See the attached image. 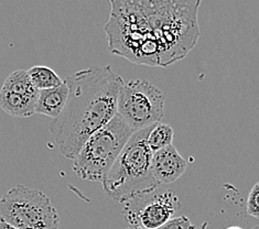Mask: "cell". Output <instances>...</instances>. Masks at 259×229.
<instances>
[{
    "label": "cell",
    "mask_w": 259,
    "mask_h": 229,
    "mask_svg": "<svg viewBox=\"0 0 259 229\" xmlns=\"http://www.w3.org/2000/svg\"><path fill=\"white\" fill-rule=\"evenodd\" d=\"M105 23L109 52L132 63L168 67L200 39L201 0H109Z\"/></svg>",
    "instance_id": "cell-1"
},
{
    "label": "cell",
    "mask_w": 259,
    "mask_h": 229,
    "mask_svg": "<svg viewBox=\"0 0 259 229\" xmlns=\"http://www.w3.org/2000/svg\"><path fill=\"white\" fill-rule=\"evenodd\" d=\"M69 98L62 113L49 130L60 152L74 160L92 134L117 115V102L124 84L112 66H92L65 79Z\"/></svg>",
    "instance_id": "cell-2"
},
{
    "label": "cell",
    "mask_w": 259,
    "mask_h": 229,
    "mask_svg": "<svg viewBox=\"0 0 259 229\" xmlns=\"http://www.w3.org/2000/svg\"><path fill=\"white\" fill-rule=\"evenodd\" d=\"M153 126L135 131L102 181L110 199L125 204L156 192L160 185L152 172L153 152L148 145Z\"/></svg>",
    "instance_id": "cell-3"
},
{
    "label": "cell",
    "mask_w": 259,
    "mask_h": 229,
    "mask_svg": "<svg viewBox=\"0 0 259 229\" xmlns=\"http://www.w3.org/2000/svg\"><path fill=\"white\" fill-rule=\"evenodd\" d=\"M134 130L117 114L106 126L86 140L73 161V170L85 181L102 182L134 134Z\"/></svg>",
    "instance_id": "cell-4"
},
{
    "label": "cell",
    "mask_w": 259,
    "mask_h": 229,
    "mask_svg": "<svg viewBox=\"0 0 259 229\" xmlns=\"http://www.w3.org/2000/svg\"><path fill=\"white\" fill-rule=\"evenodd\" d=\"M0 218L18 229H59L60 216L42 191L20 184L0 200Z\"/></svg>",
    "instance_id": "cell-5"
},
{
    "label": "cell",
    "mask_w": 259,
    "mask_h": 229,
    "mask_svg": "<svg viewBox=\"0 0 259 229\" xmlns=\"http://www.w3.org/2000/svg\"><path fill=\"white\" fill-rule=\"evenodd\" d=\"M117 114L134 131L155 126L164 116V96L145 79L128 80L120 87Z\"/></svg>",
    "instance_id": "cell-6"
},
{
    "label": "cell",
    "mask_w": 259,
    "mask_h": 229,
    "mask_svg": "<svg viewBox=\"0 0 259 229\" xmlns=\"http://www.w3.org/2000/svg\"><path fill=\"white\" fill-rule=\"evenodd\" d=\"M180 208L178 195L174 191L165 190L125 203L124 216L129 226L158 229L175 218Z\"/></svg>",
    "instance_id": "cell-7"
},
{
    "label": "cell",
    "mask_w": 259,
    "mask_h": 229,
    "mask_svg": "<svg viewBox=\"0 0 259 229\" xmlns=\"http://www.w3.org/2000/svg\"><path fill=\"white\" fill-rule=\"evenodd\" d=\"M188 169V162L171 145L153 152L152 172L160 185L171 184L180 178Z\"/></svg>",
    "instance_id": "cell-8"
},
{
    "label": "cell",
    "mask_w": 259,
    "mask_h": 229,
    "mask_svg": "<svg viewBox=\"0 0 259 229\" xmlns=\"http://www.w3.org/2000/svg\"><path fill=\"white\" fill-rule=\"evenodd\" d=\"M69 85L65 80L54 88L39 90L35 114L51 117L52 119L58 118L65 107L67 98H69Z\"/></svg>",
    "instance_id": "cell-9"
},
{
    "label": "cell",
    "mask_w": 259,
    "mask_h": 229,
    "mask_svg": "<svg viewBox=\"0 0 259 229\" xmlns=\"http://www.w3.org/2000/svg\"><path fill=\"white\" fill-rule=\"evenodd\" d=\"M38 97H31L0 88V108L6 114L19 118H27L35 114V105Z\"/></svg>",
    "instance_id": "cell-10"
},
{
    "label": "cell",
    "mask_w": 259,
    "mask_h": 229,
    "mask_svg": "<svg viewBox=\"0 0 259 229\" xmlns=\"http://www.w3.org/2000/svg\"><path fill=\"white\" fill-rule=\"evenodd\" d=\"M28 73L32 83L39 90L54 88L64 82V79L61 78L52 69L45 65L33 66Z\"/></svg>",
    "instance_id": "cell-11"
},
{
    "label": "cell",
    "mask_w": 259,
    "mask_h": 229,
    "mask_svg": "<svg viewBox=\"0 0 259 229\" xmlns=\"http://www.w3.org/2000/svg\"><path fill=\"white\" fill-rule=\"evenodd\" d=\"M175 137V131L168 123L159 122L152 127L151 131L148 135V145L152 152L161 150L172 145Z\"/></svg>",
    "instance_id": "cell-12"
},
{
    "label": "cell",
    "mask_w": 259,
    "mask_h": 229,
    "mask_svg": "<svg viewBox=\"0 0 259 229\" xmlns=\"http://www.w3.org/2000/svg\"><path fill=\"white\" fill-rule=\"evenodd\" d=\"M247 214L259 219V182H257L249 192L247 199Z\"/></svg>",
    "instance_id": "cell-13"
},
{
    "label": "cell",
    "mask_w": 259,
    "mask_h": 229,
    "mask_svg": "<svg viewBox=\"0 0 259 229\" xmlns=\"http://www.w3.org/2000/svg\"><path fill=\"white\" fill-rule=\"evenodd\" d=\"M158 229H196V226H194L191 220L187 217V216H179V217L172 218L168 222H165Z\"/></svg>",
    "instance_id": "cell-14"
},
{
    "label": "cell",
    "mask_w": 259,
    "mask_h": 229,
    "mask_svg": "<svg viewBox=\"0 0 259 229\" xmlns=\"http://www.w3.org/2000/svg\"><path fill=\"white\" fill-rule=\"evenodd\" d=\"M0 229H18V228L8 225L7 222H5L4 220H0Z\"/></svg>",
    "instance_id": "cell-15"
},
{
    "label": "cell",
    "mask_w": 259,
    "mask_h": 229,
    "mask_svg": "<svg viewBox=\"0 0 259 229\" xmlns=\"http://www.w3.org/2000/svg\"><path fill=\"white\" fill-rule=\"evenodd\" d=\"M207 226H208V222H207V221H204L201 226L196 227V229H206V228H207Z\"/></svg>",
    "instance_id": "cell-16"
},
{
    "label": "cell",
    "mask_w": 259,
    "mask_h": 229,
    "mask_svg": "<svg viewBox=\"0 0 259 229\" xmlns=\"http://www.w3.org/2000/svg\"><path fill=\"white\" fill-rule=\"evenodd\" d=\"M226 229H243V228L242 227H238V226H231V227H228Z\"/></svg>",
    "instance_id": "cell-17"
},
{
    "label": "cell",
    "mask_w": 259,
    "mask_h": 229,
    "mask_svg": "<svg viewBox=\"0 0 259 229\" xmlns=\"http://www.w3.org/2000/svg\"><path fill=\"white\" fill-rule=\"evenodd\" d=\"M127 229H145L143 227H133V226H128Z\"/></svg>",
    "instance_id": "cell-18"
},
{
    "label": "cell",
    "mask_w": 259,
    "mask_h": 229,
    "mask_svg": "<svg viewBox=\"0 0 259 229\" xmlns=\"http://www.w3.org/2000/svg\"><path fill=\"white\" fill-rule=\"evenodd\" d=\"M251 229H259V226H256V227H254V228H251Z\"/></svg>",
    "instance_id": "cell-19"
},
{
    "label": "cell",
    "mask_w": 259,
    "mask_h": 229,
    "mask_svg": "<svg viewBox=\"0 0 259 229\" xmlns=\"http://www.w3.org/2000/svg\"><path fill=\"white\" fill-rule=\"evenodd\" d=\"M0 220H2V218H0Z\"/></svg>",
    "instance_id": "cell-20"
}]
</instances>
